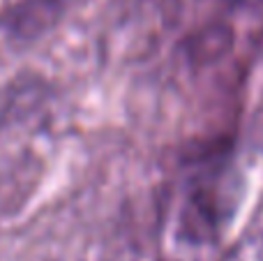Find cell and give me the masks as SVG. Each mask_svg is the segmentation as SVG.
<instances>
[{
  "label": "cell",
  "instance_id": "cell-2",
  "mask_svg": "<svg viewBox=\"0 0 263 261\" xmlns=\"http://www.w3.org/2000/svg\"><path fill=\"white\" fill-rule=\"evenodd\" d=\"M63 0H23L9 12V21L21 32H35L46 28L60 12Z\"/></svg>",
  "mask_w": 263,
  "mask_h": 261
},
{
  "label": "cell",
  "instance_id": "cell-3",
  "mask_svg": "<svg viewBox=\"0 0 263 261\" xmlns=\"http://www.w3.org/2000/svg\"><path fill=\"white\" fill-rule=\"evenodd\" d=\"M231 12L263 28V0H231Z\"/></svg>",
  "mask_w": 263,
  "mask_h": 261
},
{
  "label": "cell",
  "instance_id": "cell-1",
  "mask_svg": "<svg viewBox=\"0 0 263 261\" xmlns=\"http://www.w3.org/2000/svg\"><path fill=\"white\" fill-rule=\"evenodd\" d=\"M199 171L190 176L180 215V236L190 243H215L227 220L224 208V153H210L201 160Z\"/></svg>",
  "mask_w": 263,
  "mask_h": 261
}]
</instances>
